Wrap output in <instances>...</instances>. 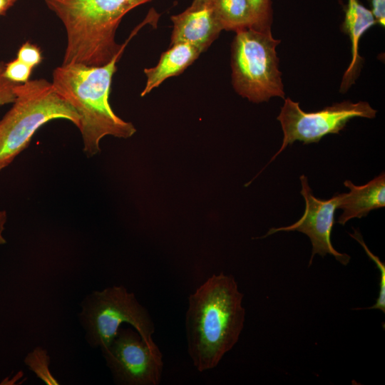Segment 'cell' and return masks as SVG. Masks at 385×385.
I'll list each match as a JSON object with an SVG mask.
<instances>
[{
  "instance_id": "obj_1",
  "label": "cell",
  "mask_w": 385,
  "mask_h": 385,
  "mask_svg": "<svg viewBox=\"0 0 385 385\" xmlns=\"http://www.w3.org/2000/svg\"><path fill=\"white\" fill-rule=\"evenodd\" d=\"M243 294L234 277L212 274L188 298V351L200 372L217 366L239 340L245 320Z\"/></svg>"
},
{
  "instance_id": "obj_2",
  "label": "cell",
  "mask_w": 385,
  "mask_h": 385,
  "mask_svg": "<svg viewBox=\"0 0 385 385\" xmlns=\"http://www.w3.org/2000/svg\"><path fill=\"white\" fill-rule=\"evenodd\" d=\"M124 49L103 66L61 64L53 71V88L79 115L83 149L88 158L101 151L100 142L105 136L128 138L136 131L131 123L113 112L108 101L116 63Z\"/></svg>"
},
{
  "instance_id": "obj_3",
  "label": "cell",
  "mask_w": 385,
  "mask_h": 385,
  "mask_svg": "<svg viewBox=\"0 0 385 385\" xmlns=\"http://www.w3.org/2000/svg\"><path fill=\"white\" fill-rule=\"evenodd\" d=\"M150 0H44L62 22L66 46L62 64L100 66L108 63L123 48L115 41L123 17Z\"/></svg>"
},
{
  "instance_id": "obj_4",
  "label": "cell",
  "mask_w": 385,
  "mask_h": 385,
  "mask_svg": "<svg viewBox=\"0 0 385 385\" xmlns=\"http://www.w3.org/2000/svg\"><path fill=\"white\" fill-rule=\"evenodd\" d=\"M12 106L0 120V171L29 145L34 133L46 123L63 119L78 128L80 117L69 103L44 78L29 80L15 88Z\"/></svg>"
},
{
  "instance_id": "obj_5",
  "label": "cell",
  "mask_w": 385,
  "mask_h": 385,
  "mask_svg": "<svg viewBox=\"0 0 385 385\" xmlns=\"http://www.w3.org/2000/svg\"><path fill=\"white\" fill-rule=\"evenodd\" d=\"M270 31L250 27L236 31L232 44V82L235 91L253 103L284 99L276 47Z\"/></svg>"
},
{
  "instance_id": "obj_6",
  "label": "cell",
  "mask_w": 385,
  "mask_h": 385,
  "mask_svg": "<svg viewBox=\"0 0 385 385\" xmlns=\"http://www.w3.org/2000/svg\"><path fill=\"white\" fill-rule=\"evenodd\" d=\"M83 317L91 342L103 351L112 343L123 323L133 326L152 349L160 350L152 338L155 326L150 314L134 294L123 286L94 292L84 308Z\"/></svg>"
},
{
  "instance_id": "obj_7",
  "label": "cell",
  "mask_w": 385,
  "mask_h": 385,
  "mask_svg": "<svg viewBox=\"0 0 385 385\" xmlns=\"http://www.w3.org/2000/svg\"><path fill=\"white\" fill-rule=\"evenodd\" d=\"M376 113L367 102L349 101L334 103L318 111L305 112L298 102L284 98L277 118L283 131L282 144L270 163L294 141H302L304 144L318 143L328 134H339L351 119L356 117L374 118Z\"/></svg>"
},
{
  "instance_id": "obj_8",
  "label": "cell",
  "mask_w": 385,
  "mask_h": 385,
  "mask_svg": "<svg viewBox=\"0 0 385 385\" xmlns=\"http://www.w3.org/2000/svg\"><path fill=\"white\" fill-rule=\"evenodd\" d=\"M103 354L115 379L128 385H158L162 376L161 351L152 349L135 329L120 328Z\"/></svg>"
},
{
  "instance_id": "obj_9",
  "label": "cell",
  "mask_w": 385,
  "mask_h": 385,
  "mask_svg": "<svg viewBox=\"0 0 385 385\" xmlns=\"http://www.w3.org/2000/svg\"><path fill=\"white\" fill-rule=\"evenodd\" d=\"M299 179L302 184L301 194L305 200V210L303 215L289 226L271 228L262 237L280 231H298L307 235L311 240L312 252L309 265L312 264L316 254L322 257L330 254L342 265H347L350 257L337 252L331 242L334 212L338 209L341 193L335 194L329 200L318 199L312 195L307 177L302 175Z\"/></svg>"
},
{
  "instance_id": "obj_10",
  "label": "cell",
  "mask_w": 385,
  "mask_h": 385,
  "mask_svg": "<svg viewBox=\"0 0 385 385\" xmlns=\"http://www.w3.org/2000/svg\"><path fill=\"white\" fill-rule=\"evenodd\" d=\"M170 19L173 24L170 46L187 43L201 53L223 30L214 9V0H193L185 11Z\"/></svg>"
},
{
  "instance_id": "obj_11",
  "label": "cell",
  "mask_w": 385,
  "mask_h": 385,
  "mask_svg": "<svg viewBox=\"0 0 385 385\" xmlns=\"http://www.w3.org/2000/svg\"><path fill=\"white\" fill-rule=\"evenodd\" d=\"M344 185L350 191L341 193L338 209L343 210L338 223L344 225L352 218L366 217L373 210L385 206V175L382 173L364 185L356 186L350 180Z\"/></svg>"
},
{
  "instance_id": "obj_12",
  "label": "cell",
  "mask_w": 385,
  "mask_h": 385,
  "mask_svg": "<svg viewBox=\"0 0 385 385\" xmlns=\"http://www.w3.org/2000/svg\"><path fill=\"white\" fill-rule=\"evenodd\" d=\"M344 11L342 30L350 38L351 59L342 78L341 92H345L354 83L363 61L359 54V41L362 35L376 24L371 10L363 6L359 0H348Z\"/></svg>"
},
{
  "instance_id": "obj_13",
  "label": "cell",
  "mask_w": 385,
  "mask_h": 385,
  "mask_svg": "<svg viewBox=\"0 0 385 385\" xmlns=\"http://www.w3.org/2000/svg\"><path fill=\"white\" fill-rule=\"evenodd\" d=\"M201 51L187 43H177L163 52L158 63L153 67L145 68V86L140 93L143 97L158 87L168 78L183 73L200 55Z\"/></svg>"
},
{
  "instance_id": "obj_14",
  "label": "cell",
  "mask_w": 385,
  "mask_h": 385,
  "mask_svg": "<svg viewBox=\"0 0 385 385\" xmlns=\"http://www.w3.org/2000/svg\"><path fill=\"white\" fill-rule=\"evenodd\" d=\"M214 9L223 30L236 32L252 27L247 0H214Z\"/></svg>"
},
{
  "instance_id": "obj_15",
  "label": "cell",
  "mask_w": 385,
  "mask_h": 385,
  "mask_svg": "<svg viewBox=\"0 0 385 385\" xmlns=\"http://www.w3.org/2000/svg\"><path fill=\"white\" fill-rule=\"evenodd\" d=\"M25 363L46 384L57 385L59 384L49 371V356L44 349L36 347L27 355Z\"/></svg>"
},
{
  "instance_id": "obj_16",
  "label": "cell",
  "mask_w": 385,
  "mask_h": 385,
  "mask_svg": "<svg viewBox=\"0 0 385 385\" xmlns=\"http://www.w3.org/2000/svg\"><path fill=\"white\" fill-rule=\"evenodd\" d=\"M252 18V27L260 31L271 30L272 9L271 0H247Z\"/></svg>"
},
{
  "instance_id": "obj_17",
  "label": "cell",
  "mask_w": 385,
  "mask_h": 385,
  "mask_svg": "<svg viewBox=\"0 0 385 385\" xmlns=\"http://www.w3.org/2000/svg\"><path fill=\"white\" fill-rule=\"evenodd\" d=\"M355 239L364 249L369 258L374 262L380 271L379 293L376 303L368 309H379L385 313V265L380 259L374 255L364 243L362 236L358 230L354 229V233L349 234Z\"/></svg>"
},
{
  "instance_id": "obj_18",
  "label": "cell",
  "mask_w": 385,
  "mask_h": 385,
  "mask_svg": "<svg viewBox=\"0 0 385 385\" xmlns=\"http://www.w3.org/2000/svg\"><path fill=\"white\" fill-rule=\"evenodd\" d=\"M33 67L27 65L17 58L6 63L4 76L16 83H24L29 81Z\"/></svg>"
},
{
  "instance_id": "obj_19",
  "label": "cell",
  "mask_w": 385,
  "mask_h": 385,
  "mask_svg": "<svg viewBox=\"0 0 385 385\" xmlns=\"http://www.w3.org/2000/svg\"><path fill=\"white\" fill-rule=\"evenodd\" d=\"M6 63L0 61V106L12 103L16 98V83L12 82L4 76Z\"/></svg>"
},
{
  "instance_id": "obj_20",
  "label": "cell",
  "mask_w": 385,
  "mask_h": 385,
  "mask_svg": "<svg viewBox=\"0 0 385 385\" xmlns=\"http://www.w3.org/2000/svg\"><path fill=\"white\" fill-rule=\"evenodd\" d=\"M16 58L33 68L42 61L40 48L30 42H25L19 48Z\"/></svg>"
},
{
  "instance_id": "obj_21",
  "label": "cell",
  "mask_w": 385,
  "mask_h": 385,
  "mask_svg": "<svg viewBox=\"0 0 385 385\" xmlns=\"http://www.w3.org/2000/svg\"><path fill=\"white\" fill-rule=\"evenodd\" d=\"M371 11L374 16L376 24L384 26L385 25V0H370Z\"/></svg>"
},
{
  "instance_id": "obj_22",
  "label": "cell",
  "mask_w": 385,
  "mask_h": 385,
  "mask_svg": "<svg viewBox=\"0 0 385 385\" xmlns=\"http://www.w3.org/2000/svg\"><path fill=\"white\" fill-rule=\"evenodd\" d=\"M7 220L6 212L0 207V245L6 243V240L3 235V232L5 228V224Z\"/></svg>"
},
{
  "instance_id": "obj_23",
  "label": "cell",
  "mask_w": 385,
  "mask_h": 385,
  "mask_svg": "<svg viewBox=\"0 0 385 385\" xmlns=\"http://www.w3.org/2000/svg\"><path fill=\"white\" fill-rule=\"evenodd\" d=\"M18 0H0V16L4 15L6 12Z\"/></svg>"
}]
</instances>
